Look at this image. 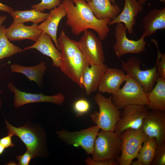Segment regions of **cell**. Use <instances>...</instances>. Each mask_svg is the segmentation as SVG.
I'll return each instance as SVG.
<instances>
[{
	"label": "cell",
	"mask_w": 165,
	"mask_h": 165,
	"mask_svg": "<svg viewBox=\"0 0 165 165\" xmlns=\"http://www.w3.org/2000/svg\"><path fill=\"white\" fill-rule=\"evenodd\" d=\"M62 3L66 13V24L71 28L72 34L78 35L90 29L97 33L101 40L106 39L110 31V19H97L85 0H64Z\"/></svg>",
	"instance_id": "obj_1"
},
{
	"label": "cell",
	"mask_w": 165,
	"mask_h": 165,
	"mask_svg": "<svg viewBox=\"0 0 165 165\" xmlns=\"http://www.w3.org/2000/svg\"><path fill=\"white\" fill-rule=\"evenodd\" d=\"M57 42L61 54L59 68L68 78L82 87L83 73L90 64L84 55L78 41L70 39L63 30Z\"/></svg>",
	"instance_id": "obj_2"
},
{
	"label": "cell",
	"mask_w": 165,
	"mask_h": 165,
	"mask_svg": "<svg viewBox=\"0 0 165 165\" xmlns=\"http://www.w3.org/2000/svg\"><path fill=\"white\" fill-rule=\"evenodd\" d=\"M94 99L99 107V111L90 114L92 121L101 130L114 132L115 126L120 118V111L112 102L111 96L107 98L98 93Z\"/></svg>",
	"instance_id": "obj_3"
},
{
	"label": "cell",
	"mask_w": 165,
	"mask_h": 165,
	"mask_svg": "<svg viewBox=\"0 0 165 165\" xmlns=\"http://www.w3.org/2000/svg\"><path fill=\"white\" fill-rule=\"evenodd\" d=\"M127 75L123 87L112 94V102L119 110L131 105H147L148 103L147 94L138 82L130 76Z\"/></svg>",
	"instance_id": "obj_4"
},
{
	"label": "cell",
	"mask_w": 165,
	"mask_h": 165,
	"mask_svg": "<svg viewBox=\"0 0 165 165\" xmlns=\"http://www.w3.org/2000/svg\"><path fill=\"white\" fill-rule=\"evenodd\" d=\"M5 123L8 133L18 137L26 145L27 150L33 158L41 156L44 150L43 134L38 127L29 123L24 126L15 127L11 125L6 119Z\"/></svg>",
	"instance_id": "obj_5"
},
{
	"label": "cell",
	"mask_w": 165,
	"mask_h": 165,
	"mask_svg": "<svg viewBox=\"0 0 165 165\" xmlns=\"http://www.w3.org/2000/svg\"><path fill=\"white\" fill-rule=\"evenodd\" d=\"M121 152L117 161L120 165H130L136 158L144 141L148 138L141 129H127L119 136Z\"/></svg>",
	"instance_id": "obj_6"
},
{
	"label": "cell",
	"mask_w": 165,
	"mask_h": 165,
	"mask_svg": "<svg viewBox=\"0 0 165 165\" xmlns=\"http://www.w3.org/2000/svg\"><path fill=\"white\" fill-rule=\"evenodd\" d=\"M121 152L119 136L114 132L101 130L95 141L92 158L96 160L112 159L117 161Z\"/></svg>",
	"instance_id": "obj_7"
},
{
	"label": "cell",
	"mask_w": 165,
	"mask_h": 165,
	"mask_svg": "<svg viewBox=\"0 0 165 165\" xmlns=\"http://www.w3.org/2000/svg\"><path fill=\"white\" fill-rule=\"evenodd\" d=\"M141 63L140 59L136 57H131L126 62L121 61L123 71L138 82L147 94L152 89L159 77L156 69L157 63L153 68L143 70L141 69Z\"/></svg>",
	"instance_id": "obj_8"
},
{
	"label": "cell",
	"mask_w": 165,
	"mask_h": 165,
	"mask_svg": "<svg viewBox=\"0 0 165 165\" xmlns=\"http://www.w3.org/2000/svg\"><path fill=\"white\" fill-rule=\"evenodd\" d=\"M100 129L96 125L79 131L65 130L56 132L59 137L68 145L81 147L88 154H92L95 141Z\"/></svg>",
	"instance_id": "obj_9"
},
{
	"label": "cell",
	"mask_w": 165,
	"mask_h": 165,
	"mask_svg": "<svg viewBox=\"0 0 165 165\" xmlns=\"http://www.w3.org/2000/svg\"><path fill=\"white\" fill-rule=\"evenodd\" d=\"M119 119L117 123L114 132L120 136L128 129H141L144 118L149 110L146 105H131L122 109Z\"/></svg>",
	"instance_id": "obj_10"
},
{
	"label": "cell",
	"mask_w": 165,
	"mask_h": 165,
	"mask_svg": "<svg viewBox=\"0 0 165 165\" xmlns=\"http://www.w3.org/2000/svg\"><path fill=\"white\" fill-rule=\"evenodd\" d=\"M127 29L123 23L116 24L114 33L116 42L113 49L116 57L119 58L127 53L139 54L145 50L147 42L144 38L137 40H130L126 35Z\"/></svg>",
	"instance_id": "obj_11"
},
{
	"label": "cell",
	"mask_w": 165,
	"mask_h": 165,
	"mask_svg": "<svg viewBox=\"0 0 165 165\" xmlns=\"http://www.w3.org/2000/svg\"><path fill=\"white\" fill-rule=\"evenodd\" d=\"M141 129L148 138H155L158 145L165 144V111L149 110Z\"/></svg>",
	"instance_id": "obj_12"
},
{
	"label": "cell",
	"mask_w": 165,
	"mask_h": 165,
	"mask_svg": "<svg viewBox=\"0 0 165 165\" xmlns=\"http://www.w3.org/2000/svg\"><path fill=\"white\" fill-rule=\"evenodd\" d=\"M83 33L78 42L84 55L91 65L104 64L101 40L91 31L87 30Z\"/></svg>",
	"instance_id": "obj_13"
},
{
	"label": "cell",
	"mask_w": 165,
	"mask_h": 165,
	"mask_svg": "<svg viewBox=\"0 0 165 165\" xmlns=\"http://www.w3.org/2000/svg\"><path fill=\"white\" fill-rule=\"evenodd\" d=\"M7 86L14 94L13 103L16 108L32 103L50 102L62 105L65 100L64 96L61 93L53 96L46 95L41 93H27L17 89L11 82L8 83Z\"/></svg>",
	"instance_id": "obj_14"
},
{
	"label": "cell",
	"mask_w": 165,
	"mask_h": 165,
	"mask_svg": "<svg viewBox=\"0 0 165 165\" xmlns=\"http://www.w3.org/2000/svg\"><path fill=\"white\" fill-rule=\"evenodd\" d=\"M142 5L137 0H125L123 10L113 19L111 20L108 25L123 23L126 26L128 32L130 34L133 33V27L136 24V17L142 11Z\"/></svg>",
	"instance_id": "obj_15"
},
{
	"label": "cell",
	"mask_w": 165,
	"mask_h": 165,
	"mask_svg": "<svg viewBox=\"0 0 165 165\" xmlns=\"http://www.w3.org/2000/svg\"><path fill=\"white\" fill-rule=\"evenodd\" d=\"M66 15V11L62 2L59 6L51 9L47 18L38 25L42 33H46L50 36L59 50L60 49L57 36L58 27L61 20Z\"/></svg>",
	"instance_id": "obj_16"
},
{
	"label": "cell",
	"mask_w": 165,
	"mask_h": 165,
	"mask_svg": "<svg viewBox=\"0 0 165 165\" xmlns=\"http://www.w3.org/2000/svg\"><path fill=\"white\" fill-rule=\"evenodd\" d=\"M127 75L121 70L108 68L103 75L97 90L99 93H116L120 88L122 83L125 81Z\"/></svg>",
	"instance_id": "obj_17"
},
{
	"label": "cell",
	"mask_w": 165,
	"mask_h": 165,
	"mask_svg": "<svg viewBox=\"0 0 165 165\" xmlns=\"http://www.w3.org/2000/svg\"><path fill=\"white\" fill-rule=\"evenodd\" d=\"M6 36L10 41L29 39L35 42L42 33L38 25L35 24L30 26L24 24L13 22L5 31Z\"/></svg>",
	"instance_id": "obj_18"
},
{
	"label": "cell",
	"mask_w": 165,
	"mask_h": 165,
	"mask_svg": "<svg viewBox=\"0 0 165 165\" xmlns=\"http://www.w3.org/2000/svg\"><path fill=\"white\" fill-rule=\"evenodd\" d=\"M36 49L43 54L50 57L53 66L59 68L61 59V52L54 45L50 36L46 33H41L33 45L24 48V51Z\"/></svg>",
	"instance_id": "obj_19"
},
{
	"label": "cell",
	"mask_w": 165,
	"mask_h": 165,
	"mask_svg": "<svg viewBox=\"0 0 165 165\" xmlns=\"http://www.w3.org/2000/svg\"><path fill=\"white\" fill-rule=\"evenodd\" d=\"M144 32L140 38H145L159 30L165 29V8L149 11L142 20Z\"/></svg>",
	"instance_id": "obj_20"
},
{
	"label": "cell",
	"mask_w": 165,
	"mask_h": 165,
	"mask_svg": "<svg viewBox=\"0 0 165 165\" xmlns=\"http://www.w3.org/2000/svg\"><path fill=\"white\" fill-rule=\"evenodd\" d=\"M108 68L106 65L103 64L91 65L85 69L82 75V83L87 95L97 90L102 77Z\"/></svg>",
	"instance_id": "obj_21"
},
{
	"label": "cell",
	"mask_w": 165,
	"mask_h": 165,
	"mask_svg": "<svg viewBox=\"0 0 165 165\" xmlns=\"http://www.w3.org/2000/svg\"><path fill=\"white\" fill-rule=\"evenodd\" d=\"M90 9L98 19L112 20L121 12L120 7L112 4L110 0H91L87 3Z\"/></svg>",
	"instance_id": "obj_22"
},
{
	"label": "cell",
	"mask_w": 165,
	"mask_h": 165,
	"mask_svg": "<svg viewBox=\"0 0 165 165\" xmlns=\"http://www.w3.org/2000/svg\"><path fill=\"white\" fill-rule=\"evenodd\" d=\"M12 73H17L25 75L30 81L35 82L38 86L43 85V76L47 68L46 63L42 62L32 66H24L13 64L10 67Z\"/></svg>",
	"instance_id": "obj_23"
},
{
	"label": "cell",
	"mask_w": 165,
	"mask_h": 165,
	"mask_svg": "<svg viewBox=\"0 0 165 165\" xmlns=\"http://www.w3.org/2000/svg\"><path fill=\"white\" fill-rule=\"evenodd\" d=\"M155 87L147 94L148 103L147 106L150 109L165 110V79L159 77Z\"/></svg>",
	"instance_id": "obj_24"
},
{
	"label": "cell",
	"mask_w": 165,
	"mask_h": 165,
	"mask_svg": "<svg viewBox=\"0 0 165 165\" xmlns=\"http://www.w3.org/2000/svg\"><path fill=\"white\" fill-rule=\"evenodd\" d=\"M12 17L13 22L24 24L31 22L38 24L43 22L48 17L49 13H44L35 9L25 10H14L10 13Z\"/></svg>",
	"instance_id": "obj_25"
},
{
	"label": "cell",
	"mask_w": 165,
	"mask_h": 165,
	"mask_svg": "<svg viewBox=\"0 0 165 165\" xmlns=\"http://www.w3.org/2000/svg\"><path fill=\"white\" fill-rule=\"evenodd\" d=\"M157 146L155 138H148L143 143L136 158L143 165H151Z\"/></svg>",
	"instance_id": "obj_26"
},
{
	"label": "cell",
	"mask_w": 165,
	"mask_h": 165,
	"mask_svg": "<svg viewBox=\"0 0 165 165\" xmlns=\"http://www.w3.org/2000/svg\"><path fill=\"white\" fill-rule=\"evenodd\" d=\"M6 29L4 25L0 27V60L24 51L23 49L13 45L9 40L5 34Z\"/></svg>",
	"instance_id": "obj_27"
},
{
	"label": "cell",
	"mask_w": 165,
	"mask_h": 165,
	"mask_svg": "<svg viewBox=\"0 0 165 165\" xmlns=\"http://www.w3.org/2000/svg\"><path fill=\"white\" fill-rule=\"evenodd\" d=\"M151 40L155 44L158 51L156 61L157 74L159 77L165 79V54L160 52L158 47V43L156 40L152 38Z\"/></svg>",
	"instance_id": "obj_28"
},
{
	"label": "cell",
	"mask_w": 165,
	"mask_h": 165,
	"mask_svg": "<svg viewBox=\"0 0 165 165\" xmlns=\"http://www.w3.org/2000/svg\"><path fill=\"white\" fill-rule=\"evenodd\" d=\"M62 2L61 0H41L40 3L32 5L31 8L43 12L45 9H52L59 6Z\"/></svg>",
	"instance_id": "obj_29"
},
{
	"label": "cell",
	"mask_w": 165,
	"mask_h": 165,
	"mask_svg": "<svg viewBox=\"0 0 165 165\" xmlns=\"http://www.w3.org/2000/svg\"><path fill=\"white\" fill-rule=\"evenodd\" d=\"M151 165H165V144L158 145Z\"/></svg>",
	"instance_id": "obj_30"
},
{
	"label": "cell",
	"mask_w": 165,
	"mask_h": 165,
	"mask_svg": "<svg viewBox=\"0 0 165 165\" xmlns=\"http://www.w3.org/2000/svg\"><path fill=\"white\" fill-rule=\"evenodd\" d=\"M74 108L78 115H81L85 114L89 110L90 105L86 100L80 99L75 102Z\"/></svg>",
	"instance_id": "obj_31"
},
{
	"label": "cell",
	"mask_w": 165,
	"mask_h": 165,
	"mask_svg": "<svg viewBox=\"0 0 165 165\" xmlns=\"http://www.w3.org/2000/svg\"><path fill=\"white\" fill-rule=\"evenodd\" d=\"M87 165H119L116 160L112 159L104 160H94L90 157H88L85 161Z\"/></svg>",
	"instance_id": "obj_32"
},
{
	"label": "cell",
	"mask_w": 165,
	"mask_h": 165,
	"mask_svg": "<svg viewBox=\"0 0 165 165\" xmlns=\"http://www.w3.org/2000/svg\"><path fill=\"white\" fill-rule=\"evenodd\" d=\"M32 158V154L28 151H26L22 155H19L16 156V158L20 165H28Z\"/></svg>",
	"instance_id": "obj_33"
},
{
	"label": "cell",
	"mask_w": 165,
	"mask_h": 165,
	"mask_svg": "<svg viewBox=\"0 0 165 165\" xmlns=\"http://www.w3.org/2000/svg\"><path fill=\"white\" fill-rule=\"evenodd\" d=\"M14 135L11 133H8V135L0 138V144L5 148L9 147H13L14 144L12 142V137Z\"/></svg>",
	"instance_id": "obj_34"
},
{
	"label": "cell",
	"mask_w": 165,
	"mask_h": 165,
	"mask_svg": "<svg viewBox=\"0 0 165 165\" xmlns=\"http://www.w3.org/2000/svg\"><path fill=\"white\" fill-rule=\"evenodd\" d=\"M14 10L13 8L0 2V10L10 13Z\"/></svg>",
	"instance_id": "obj_35"
},
{
	"label": "cell",
	"mask_w": 165,
	"mask_h": 165,
	"mask_svg": "<svg viewBox=\"0 0 165 165\" xmlns=\"http://www.w3.org/2000/svg\"><path fill=\"white\" fill-rule=\"evenodd\" d=\"M131 164L132 165H143L141 161L138 159L135 161H132L131 162Z\"/></svg>",
	"instance_id": "obj_36"
},
{
	"label": "cell",
	"mask_w": 165,
	"mask_h": 165,
	"mask_svg": "<svg viewBox=\"0 0 165 165\" xmlns=\"http://www.w3.org/2000/svg\"><path fill=\"white\" fill-rule=\"evenodd\" d=\"M7 17L5 16H0V27L3 23L6 20Z\"/></svg>",
	"instance_id": "obj_37"
},
{
	"label": "cell",
	"mask_w": 165,
	"mask_h": 165,
	"mask_svg": "<svg viewBox=\"0 0 165 165\" xmlns=\"http://www.w3.org/2000/svg\"><path fill=\"white\" fill-rule=\"evenodd\" d=\"M5 148L0 144V156L3 153Z\"/></svg>",
	"instance_id": "obj_38"
},
{
	"label": "cell",
	"mask_w": 165,
	"mask_h": 165,
	"mask_svg": "<svg viewBox=\"0 0 165 165\" xmlns=\"http://www.w3.org/2000/svg\"><path fill=\"white\" fill-rule=\"evenodd\" d=\"M139 3L142 5L145 4L147 2V0H137Z\"/></svg>",
	"instance_id": "obj_39"
},
{
	"label": "cell",
	"mask_w": 165,
	"mask_h": 165,
	"mask_svg": "<svg viewBox=\"0 0 165 165\" xmlns=\"http://www.w3.org/2000/svg\"><path fill=\"white\" fill-rule=\"evenodd\" d=\"M14 164H16L15 163H14V162H13V161H10L6 165H15Z\"/></svg>",
	"instance_id": "obj_40"
},
{
	"label": "cell",
	"mask_w": 165,
	"mask_h": 165,
	"mask_svg": "<svg viewBox=\"0 0 165 165\" xmlns=\"http://www.w3.org/2000/svg\"><path fill=\"white\" fill-rule=\"evenodd\" d=\"M110 2L112 4H115L116 0H110Z\"/></svg>",
	"instance_id": "obj_41"
},
{
	"label": "cell",
	"mask_w": 165,
	"mask_h": 165,
	"mask_svg": "<svg viewBox=\"0 0 165 165\" xmlns=\"http://www.w3.org/2000/svg\"><path fill=\"white\" fill-rule=\"evenodd\" d=\"M2 93V92L1 90H0V94ZM2 106V102L0 98V108H1Z\"/></svg>",
	"instance_id": "obj_42"
},
{
	"label": "cell",
	"mask_w": 165,
	"mask_h": 165,
	"mask_svg": "<svg viewBox=\"0 0 165 165\" xmlns=\"http://www.w3.org/2000/svg\"><path fill=\"white\" fill-rule=\"evenodd\" d=\"M68 0V1H72V0ZM87 2H88L90 1L91 0H85Z\"/></svg>",
	"instance_id": "obj_43"
},
{
	"label": "cell",
	"mask_w": 165,
	"mask_h": 165,
	"mask_svg": "<svg viewBox=\"0 0 165 165\" xmlns=\"http://www.w3.org/2000/svg\"><path fill=\"white\" fill-rule=\"evenodd\" d=\"M160 1L161 2H162L165 3V0H160Z\"/></svg>",
	"instance_id": "obj_44"
},
{
	"label": "cell",
	"mask_w": 165,
	"mask_h": 165,
	"mask_svg": "<svg viewBox=\"0 0 165 165\" xmlns=\"http://www.w3.org/2000/svg\"><path fill=\"white\" fill-rule=\"evenodd\" d=\"M7 64V63H6V64H3V65H0V67H1V66H2L4 65H6V64Z\"/></svg>",
	"instance_id": "obj_45"
}]
</instances>
